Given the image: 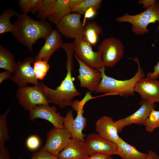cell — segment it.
Here are the masks:
<instances>
[{"instance_id":"f1b7e54d","label":"cell","mask_w":159,"mask_h":159,"mask_svg":"<svg viewBox=\"0 0 159 159\" xmlns=\"http://www.w3.org/2000/svg\"><path fill=\"white\" fill-rule=\"evenodd\" d=\"M9 111L10 109H8L0 115V147L4 146L5 142L9 139L7 123V117Z\"/></svg>"},{"instance_id":"f35d334b","label":"cell","mask_w":159,"mask_h":159,"mask_svg":"<svg viewBox=\"0 0 159 159\" xmlns=\"http://www.w3.org/2000/svg\"><path fill=\"white\" fill-rule=\"evenodd\" d=\"M146 158L145 159H159V156L157 153L152 150L148 151Z\"/></svg>"},{"instance_id":"e0dca14e","label":"cell","mask_w":159,"mask_h":159,"mask_svg":"<svg viewBox=\"0 0 159 159\" xmlns=\"http://www.w3.org/2000/svg\"><path fill=\"white\" fill-rule=\"evenodd\" d=\"M61 34L56 29L52 30L45 39V43L34 57L35 61H49L52 54L63 44Z\"/></svg>"},{"instance_id":"8fae6325","label":"cell","mask_w":159,"mask_h":159,"mask_svg":"<svg viewBox=\"0 0 159 159\" xmlns=\"http://www.w3.org/2000/svg\"><path fill=\"white\" fill-rule=\"evenodd\" d=\"M35 61L34 58L32 57H26L22 62L18 61L14 74L10 79L19 87L26 85L28 83L38 85L39 82L36 78L33 67L31 66Z\"/></svg>"},{"instance_id":"4dcf8cb0","label":"cell","mask_w":159,"mask_h":159,"mask_svg":"<svg viewBox=\"0 0 159 159\" xmlns=\"http://www.w3.org/2000/svg\"><path fill=\"white\" fill-rule=\"evenodd\" d=\"M40 140L38 136L33 135L29 137L26 141V145L28 149L31 151L37 150L39 147Z\"/></svg>"},{"instance_id":"30bf717a","label":"cell","mask_w":159,"mask_h":159,"mask_svg":"<svg viewBox=\"0 0 159 159\" xmlns=\"http://www.w3.org/2000/svg\"><path fill=\"white\" fill-rule=\"evenodd\" d=\"M84 107L80 105L75 106L73 110L76 111L77 116L74 118L72 111H68L64 117V127L70 132L72 138H77L83 142L85 141V135L82 132L87 124V120L83 116Z\"/></svg>"},{"instance_id":"5b68a950","label":"cell","mask_w":159,"mask_h":159,"mask_svg":"<svg viewBox=\"0 0 159 159\" xmlns=\"http://www.w3.org/2000/svg\"><path fill=\"white\" fill-rule=\"evenodd\" d=\"M101 54L104 66L112 67L122 58L124 47L119 39L111 37L105 39L97 47Z\"/></svg>"},{"instance_id":"1f68e13d","label":"cell","mask_w":159,"mask_h":159,"mask_svg":"<svg viewBox=\"0 0 159 159\" xmlns=\"http://www.w3.org/2000/svg\"><path fill=\"white\" fill-rule=\"evenodd\" d=\"M31 159H58V157L54 155L41 149L35 153Z\"/></svg>"},{"instance_id":"6da1fadb","label":"cell","mask_w":159,"mask_h":159,"mask_svg":"<svg viewBox=\"0 0 159 159\" xmlns=\"http://www.w3.org/2000/svg\"><path fill=\"white\" fill-rule=\"evenodd\" d=\"M17 17L13 24L11 33L20 43L32 52L33 44L40 39H45L53 30L52 27L45 20L33 19L27 14H20Z\"/></svg>"},{"instance_id":"ffe728a7","label":"cell","mask_w":159,"mask_h":159,"mask_svg":"<svg viewBox=\"0 0 159 159\" xmlns=\"http://www.w3.org/2000/svg\"><path fill=\"white\" fill-rule=\"evenodd\" d=\"M117 155L122 159H145L147 153L141 152L120 137L116 143Z\"/></svg>"},{"instance_id":"cb8c5ba5","label":"cell","mask_w":159,"mask_h":159,"mask_svg":"<svg viewBox=\"0 0 159 159\" xmlns=\"http://www.w3.org/2000/svg\"><path fill=\"white\" fill-rule=\"evenodd\" d=\"M19 15L13 9L4 10L0 16V34L11 32L14 29V25L11 23L10 19L12 16L18 17Z\"/></svg>"},{"instance_id":"e575fe53","label":"cell","mask_w":159,"mask_h":159,"mask_svg":"<svg viewBox=\"0 0 159 159\" xmlns=\"http://www.w3.org/2000/svg\"><path fill=\"white\" fill-rule=\"evenodd\" d=\"M87 159H113L111 155L102 154H95L89 156Z\"/></svg>"},{"instance_id":"2e32d148","label":"cell","mask_w":159,"mask_h":159,"mask_svg":"<svg viewBox=\"0 0 159 159\" xmlns=\"http://www.w3.org/2000/svg\"><path fill=\"white\" fill-rule=\"evenodd\" d=\"M135 92L142 100L151 103L159 102V81L146 77L139 80L136 84Z\"/></svg>"},{"instance_id":"ab89813d","label":"cell","mask_w":159,"mask_h":159,"mask_svg":"<svg viewBox=\"0 0 159 159\" xmlns=\"http://www.w3.org/2000/svg\"><path fill=\"white\" fill-rule=\"evenodd\" d=\"M82 1L83 0H69V5L70 8L71 9L80 4Z\"/></svg>"},{"instance_id":"d6986e66","label":"cell","mask_w":159,"mask_h":159,"mask_svg":"<svg viewBox=\"0 0 159 159\" xmlns=\"http://www.w3.org/2000/svg\"><path fill=\"white\" fill-rule=\"evenodd\" d=\"M89 156L84 142L72 138L57 156L58 159H87Z\"/></svg>"},{"instance_id":"3957f363","label":"cell","mask_w":159,"mask_h":159,"mask_svg":"<svg viewBox=\"0 0 159 159\" xmlns=\"http://www.w3.org/2000/svg\"><path fill=\"white\" fill-rule=\"evenodd\" d=\"M137 64L138 69L132 78L125 80H118L107 76L105 73V68L101 69L102 79L96 93H103L105 95H118L124 97L132 95L135 92L134 89L137 82L144 77L145 74L141 68L139 59H131Z\"/></svg>"},{"instance_id":"484cf974","label":"cell","mask_w":159,"mask_h":159,"mask_svg":"<svg viewBox=\"0 0 159 159\" xmlns=\"http://www.w3.org/2000/svg\"><path fill=\"white\" fill-rule=\"evenodd\" d=\"M42 0H19L18 6L24 14L31 12L36 14L40 7Z\"/></svg>"},{"instance_id":"836d02e7","label":"cell","mask_w":159,"mask_h":159,"mask_svg":"<svg viewBox=\"0 0 159 159\" xmlns=\"http://www.w3.org/2000/svg\"><path fill=\"white\" fill-rule=\"evenodd\" d=\"M159 76V62L155 65L154 68V71L153 72H149L146 74V77L150 79H156Z\"/></svg>"},{"instance_id":"8992f818","label":"cell","mask_w":159,"mask_h":159,"mask_svg":"<svg viewBox=\"0 0 159 159\" xmlns=\"http://www.w3.org/2000/svg\"><path fill=\"white\" fill-rule=\"evenodd\" d=\"M73 43L74 56L89 66L100 71L105 67L100 52L94 51L92 46L83 37L74 39Z\"/></svg>"},{"instance_id":"9a60e30c","label":"cell","mask_w":159,"mask_h":159,"mask_svg":"<svg viewBox=\"0 0 159 159\" xmlns=\"http://www.w3.org/2000/svg\"><path fill=\"white\" fill-rule=\"evenodd\" d=\"M140 107L132 115L123 118L115 121L118 133L125 127L132 124L144 125L151 110L156 105L142 100L140 102Z\"/></svg>"},{"instance_id":"9c48e42d","label":"cell","mask_w":159,"mask_h":159,"mask_svg":"<svg viewBox=\"0 0 159 159\" xmlns=\"http://www.w3.org/2000/svg\"><path fill=\"white\" fill-rule=\"evenodd\" d=\"M71 138L70 132L64 127H54L47 133L46 143L41 149L57 156L67 145Z\"/></svg>"},{"instance_id":"83f0119b","label":"cell","mask_w":159,"mask_h":159,"mask_svg":"<svg viewBox=\"0 0 159 159\" xmlns=\"http://www.w3.org/2000/svg\"><path fill=\"white\" fill-rule=\"evenodd\" d=\"M144 125L146 131L149 133L153 132L155 129L159 128V111L153 109Z\"/></svg>"},{"instance_id":"7402d4cb","label":"cell","mask_w":159,"mask_h":159,"mask_svg":"<svg viewBox=\"0 0 159 159\" xmlns=\"http://www.w3.org/2000/svg\"><path fill=\"white\" fill-rule=\"evenodd\" d=\"M83 37L92 46H95L99 36L103 32L102 27L95 21L87 22Z\"/></svg>"},{"instance_id":"8d00e7d4","label":"cell","mask_w":159,"mask_h":159,"mask_svg":"<svg viewBox=\"0 0 159 159\" xmlns=\"http://www.w3.org/2000/svg\"><path fill=\"white\" fill-rule=\"evenodd\" d=\"M11 73L8 71H4L0 73V83H1L5 80L10 79L12 76Z\"/></svg>"},{"instance_id":"d4e9b609","label":"cell","mask_w":159,"mask_h":159,"mask_svg":"<svg viewBox=\"0 0 159 159\" xmlns=\"http://www.w3.org/2000/svg\"><path fill=\"white\" fill-rule=\"evenodd\" d=\"M102 2L101 0H83L80 4L71 9V12L84 15L90 7H94L98 10L100 7Z\"/></svg>"},{"instance_id":"52a82bcc","label":"cell","mask_w":159,"mask_h":159,"mask_svg":"<svg viewBox=\"0 0 159 159\" xmlns=\"http://www.w3.org/2000/svg\"><path fill=\"white\" fill-rule=\"evenodd\" d=\"M19 104L26 110L29 111L40 105L49 103L38 85H26L19 87L16 93Z\"/></svg>"},{"instance_id":"ac0fdd59","label":"cell","mask_w":159,"mask_h":159,"mask_svg":"<svg viewBox=\"0 0 159 159\" xmlns=\"http://www.w3.org/2000/svg\"><path fill=\"white\" fill-rule=\"evenodd\" d=\"M95 130L105 139L116 143L120 137L117 125L112 118L107 116L100 117L96 121Z\"/></svg>"},{"instance_id":"44dd1931","label":"cell","mask_w":159,"mask_h":159,"mask_svg":"<svg viewBox=\"0 0 159 159\" xmlns=\"http://www.w3.org/2000/svg\"><path fill=\"white\" fill-rule=\"evenodd\" d=\"M71 12L69 0H56L48 18L50 21L56 25Z\"/></svg>"},{"instance_id":"f546056e","label":"cell","mask_w":159,"mask_h":159,"mask_svg":"<svg viewBox=\"0 0 159 159\" xmlns=\"http://www.w3.org/2000/svg\"><path fill=\"white\" fill-rule=\"evenodd\" d=\"M56 0H42L37 12V17L41 20H45L50 15Z\"/></svg>"},{"instance_id":"60d3db41","label":"cell","mask_w":159,"mask_h":159,"mask_svg":"<svg viewBox=\"0 0 159 159\" xmlns=\"http://www.w3.org/2000/svg\"><path fill=\"white\" fill-rule=\"evenodd\" d=\"M22 159V158H20V159Z\"/></svg>"},{"instance_id":"74e56055","label":"cell","mask_w":159,"mask_h":159,"mask_svg":"<svg viewBox=\"0 0 159 159\" xmlns=\"http://www.w3.org/2000/svg\"><path fill=\"white\" fill-rule=\"evenodd\" d=\"M155 1V0H140L138 1V3L142 5L143 7L146 9L152 5Z\"/></svg>"},{"instance_id":"d590c367","label":"cell","mask_w":159,"mask_h":159,"mask_svg":"<svg viewBox=\"0 0 159 159\" xmlns=\"http://www.w3.org/2000/svg\"><path fill=\"white\" fill-rule=\"evenodd\" d=\"M0 159H10L8 151L4 146L0 147Z\"/></svg>"},{"instance_id":"ba28073f","label":"cell","mask_w":159,"mask_h":159,"mask_svg":"<svg viewBox=\"0 0 159 159\" xmlns=\"http://www.w3.org/2000/svg\"><path fill=\"white\" fill-rule=\"evenodd\" d=\"M81 15L71 13L56 24V29L61 35L74 40L84 37L85 27L81 21Z\"/></svg>"},{"instance_id":"7a4b0ae2","label":"cell","mask_w":159,"mask_h":159,"mask_svg":"<svg viewBox=\"0 0 159 159\" xmlns=\"http://www.w3.org/2000/svg\"><path fill=\"white\" fill-rule=\"evenodd\" d=\"M66 76L60 85L55 89L51 88L45 85L42 82H39L40 87L49 103L56 105L61 108L71 106L73 100L81 93L75 87L74 83L75 78L72 76L73 69L72 61H67Z\"/></svg>"},{"instance_id":"277c9868","label":"cell","mask_w":159,"mask_h":159,"mask_svg":"<svg viewBox=\"0 0 159 159\" xmlns=\"http://www.w3.org/2000/svg\"><path fill=\"white\" fill-rule=\"evenodd\" d=\"M115 21L119 23H130L132 32L137 35H143L149 32L147 26L149 24L155 23L156 21L159 24V1L156 0L152 5L140 13L131 15L126 13L117 17ZM157 31H159V25Z\"/></svg>"},{"instance_id":"4fadbf2b","label":"cell","mask_w":159,"mask_h":159,"mask_svg":"<svg viewBox=\"0 0 159 159\" xmlns=\"http://www.w3.org/2000/svg\"><path fill=\"white\" fill-rule=\"evenodd\" d=\"M74 57L79 65L77 78L80 81V87L86 88L90 92H95L102 80L101 72L89 66L76 57Z\"/></svg>"},{"instance_id":"4316f807","label":"cell","mask_w":159,"mask_h":159,"mask_svg":"<svg viewBox=\"0 0 159 159\" xmlns=\"http://www.w3.org/2000/svg\"><path fill=\"white\" fill-rule=\"evenodd\" d=\"M48 62L46 61L38 60L34 62L33 68L37 80H42L47 75L50 68Z\"/></svg>"},{"instance_id":"7c38bea8","label":"cell","mask_w":159,"mask_h":159,"mask_svg":"<svg viewBox=\"0 0 159 159\" xmlns=\"http://www.w3.org/2000/svg\"><path fill=\"white\" fill-rule=\"evenodd\" d=\"M84 143L89 156L97 153L111 156L117 155L116 144L105 139L97 133L88 134Z\"/></svg>"},{"instance_id":"d6a6232c","label":"cell","mask_w":159,"mask_h":159,"mask_svg":"<svg viewBox=\"0 0 159 159\" xmlns=\"http://www.w3.org/2000/svg\"><path fill=\"white\" fill-rule=\"evenodd\" d=\"M97 10L93 7H91L88 9L84 14V17L82 21L83 24L85 26L87 20L94 17L97 13Z\"/></svg>"},{"instance_id":"603a6c76","label":"cell","mask_w":159,"mask_h":159,"mask_svg":"<svg viewBox=\"0 0 159 159\" xmlns=\"http://www.w3.org/2000/svg\"><path fill=\"white\" fill-rule=\"evenodd\" d=\"M15 57L10 51L0 44V68L13 73L16 66Z\"/></svg>"},{"instance_id":"5bb4252c","label":"cell","mask_w":159,"mask_h":159,"mask_svg":"<svg viewBox=\"0 0 159 159\" xmlns=\"http://www.w3.org/2000/svg\"><path fill=\"white\" fill-rule=\"evenodd\" d=\"M29 119L31 121L40 118L47 120L50 122L57 128L64 127V117L57 112L54 106L49 105H40L29 111Z\"/></svg>"}]
</instances>
